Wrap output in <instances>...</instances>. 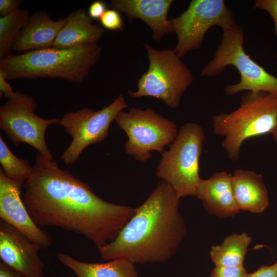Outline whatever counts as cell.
Returning <instances> with one entry per match:
<instances>
[{
	"instance_id": "cell-1",
	"label": "cell",
	"mask_w": 277,
	"mask_h": 277,
	"mask_svg": "<svg viewBox=\"0 0 277 277\" xmlns=\"http://www.w3.org/2000/svg\"><path fill=\"white\" fill-rule=\"evenodd\" d=\"M22 199L39 227H55L81 235L97 249L114 240L136 208L98 196L86 183L39 152Z\"/></svg>"
},
{
	"instance_id": "cell-2",
	"label": "cell",
	"mask_w": 277,
	"mask_h": 277,
	"mask_svg": "<svg viewBox=\"0 0 277 277\" xmlns=\"http://www.w3.org/2000/svg\"><path fill=\"white\" fill-rule=\"evenodd\" d=\"M180 197L167 183L159 182L116 238L98 249L106 261L124 259L146 264L166 262L186 234L179 210Z\"/></svg>"
},
{
	"instance_id": "cell-3",
	"label": "cell",
	"mask_w": 277,
	"mask_h": 277,
	"mask_svg": "<svg viewBox=\"0 0 277 277\" xmlns=\"http://www.w3.org/2000/svg\"><path fill=\"white\" fill-rule=\"evenodd\" d=\"M97 44L69 49L53 47L10 54L0 59L7 80L58 78L81 83L101 56Z\"/></svg>"
},
{
	"instance_id": "cell-4",
	"label": "cell",
	"mask_w": 277,
	"mask_h": 277,
	"mask_svg": "<svg viewBox=\"0 0 277 277\" xmlns=\"http://www.w3.org/2000/svg\"><path fill=\"white\" fill-rule=\"evenodd\" d=\"M212 131L223 137L222 146L228 158H239L242 145L250 138L271 133L277 124V94L247 91L239 107L212 117Z\"/></svg>"
},
{
	"instance_id": "cell-5",
	"label": "cell",
	"mask_w": 277,
	"mask_h": 277,
	"mask_svg": "<svg viewBox=\"0 0 277 277\" xmlns=\"http://www.w3.org/2000/svg\"><path fill=\"white\" fill-rule=\"evenodd\" d=\"M244 30L235 25L223 32L214 57L202 69L200 75L214 77L220 74L228 66L236 68L240 81L227 85L225 93L233 95L241 91L266 92L277 94V77L268 72L247 54L243 48Z\"/></svg>"
},
{
	"instance_id": "cell-6",
	"label": "cell",
	"mask_w": 277,
	"mask_h": 277,
	"mask_svg": "<svg viewBox=\"0 0 277 277\" xmlns=\"http://www.w3.org/2000/svg\"><path fill=\"white\" fill-rule=\"evenodd\" d=\"M204 140L202 127L189 122L180 128L169 149L162 153L156 175L169 184L180 198L196 195L202 180L199 160Z\"/></svg>"
},
{
	"instance_id": "cell-7",
	"label": "cell",
	"mask_w": 277,
	"mask_h": 277,
	"mask_svg": "<svg viewBox=\"0 0 277 277\" xmlns=\"http://www.w3.org/2000/svg\"><path fill=\"white\" fill-rule=\"evenodd\" d=\"M144 46L148 68L138 79L137 90L129 91L128 94L134 98H159L169 107L176 108L193 81L192 72L173 50H157L147 43Z\"/></svg>"
},
{
	"instance_id": "cell-8",
	"label": "cell",
	"mask_w": 277,
	"mask_h": 277,
	"mask_svg": "<svg viewBox=\"0 0 277 277\" xmlns=\"http://www.w3.org/2000/svg\"><path fill=\"white\" fill-rule=\"evenodd\" d=\"M115 121L128 136L125 152L141 163L151 157L152 151L162 153L178 132L174 122L151 108H131L128 111H121Z\"/></svg>"
},
{
	"instance_id": "cell-9",
	"label": "cell",
	"mask_w": 277,
	"mask_h": 277,
	"mask_svg": "<svg viewBox=\"0 0 277 277\" xmlns=\"http://www.w3.org/2000/svg\"><path fill=\"white\" fill-rule=\"evenodd\" d=\"M170 21L177 38L173 51L180 58L200 48L206 32L213 26H218L224 31L236 24L224 0L191 1L185 11Z\"/></svg>"
},
{
	"instance_id": "cell-10",
	"label": "cell",
	"mask_w": 277,
	"mask_h": 277,
	"mask_svg": "<svg viewBox=\"0 0 277 277\" xmlns=\"http://www.w3.org/2000/svg\"><path fill=\"white\" fill-rule=\"evenodd\" d=\"M37 102L20 90L0 107V128L16 146L26 143L46 158L52 156L46 144L45 132L50 125L58 124L60 118L45 119L35 111Z\"/></svg>"
},
{
	"instance_id": "cell-11",
	"label": "cell",
	"mask_w": 277,
	"mask_h": 277,
	"mask_svg": "<svg viewBox=\"0 0 277 277\" xmlns=\"http://www.w3.org/2000/svg\"><path fill=\"white\" fill-rule=\"evenodd\" d=\"M128 105L122 94L111 104L94 111L83 108L65 113L58 124L72 137V141L61 156L66 165L74 164L88 146L104 141L112 122Z\"/></svg>"
},
{
	"instance_id": "cell-12",
	"label": "cell",
	"mask_w": 277,
	"mask_h": 277,
	"mask_svg": "<svg viewBox=\"0 0 277 277\" xmlns=\"http://www.w3.org/2000/svg\"><path fill=\"white\" fill-rule=\"evenodd\" d=\"M23 185L8 178L1 168V220L16 228L41 249L48 248L52 245V238L41 229L30 215L21 196Z\"/></svg>"
},
{
	"instance_id": "cell-13",
	"label": "cell",
	"mask_w": 277,
	"mask_h": 277,
	"mask_svg": "<svg viewBox=\"0 0 277 277\" xmlns=\"http://www.w3.org/2000/svg\"><path fill=\"white\" fill-rule=\"evenodd\" d=\"M39 246L8 223L0 221L1 261L27 277H44Z\"/></svg>"
},
{
	"instance_id": "cell-14",
	"label": "cell",
	"mask_w": 277,
	"mask_h": 277,
	"mask_svg": "<svg viewBox=\"0 0 277 277\" xmlns=\"http://www.w3.org/2000/svg\"><path fill=\"white\" fill-rule=\"evenodd\" d=\"M232 174L226 171L215 172L199 183L196 195L205 210L220 218L233 217L240 210L231 185Z\"/></svg>"
},
{
	"instance_id": "cell-15",
	"label": "cell",
	"mask_w": 277,
	"mask_h": 277,
	"mask_svg": "<svg viewBox=\"0 0 277 277\" xmlns=\"http://www.w3.org/2000/svg\"><path fill=\"white\" fill-rule=\"evenodd\" d=\"M173 2L172 0H112L110 6L129 18L144 22L151 29L153 39L159 41L166 34L173 32L171 21L167 17Z\"/></svg>"
},
{
	"instance_id": "cell-16",
	"label": "cell",
	"mask_w": 277,
	"mask_h": 277,
	"mask_svg": "<svg viewBox=\"0 0 277 277\" xmlns=\"http://www.w3.org/2000/svg\"><path fill=\"white\" fill-rule=\"evenodd\" d=\"M66 22V18L53 21L46 11H36L30 15L17 35L13 50L23 53L53 47Z\"/></svg>"
},
{
	"instance_id": "cell-17",
	"label": "cell",
	"mask_w": 277,
	"mask_h": 277,
	"mask_svg": "<svg viewBox=\"0 0 277 277\" xmlns=\"http://www.w3.org/2000/svg\"><path fill=\"white\" fill-rule=\"evenodd\" d=\"M231 185L240 210L261 213L268 207V190L262 174L253 171L237 169L232 175Z\"/></svg>"
},
{
	"instance_id": "cell-18",
	"label": "cell",
	"mask_w": 277,
	"mask_h": 277,
	"mask_svg": "<svg viewBox=\"0 0 277 277\" xmlns=\"http://www.w3.org/2000/svg\"><path fill=\"white\" fill-rule=\"evenodd\" d=\"M105 31L104 28L94 23L85 10L79 9L68 15L53 47L69 49L97 44Z\"/></svg>"
},
{
	"instance_id": "cell-19",
	"label": "cell",
	"mask_w": 277,
	"mask_h": 277,
	"mask_svg": "<svg viewBox=\"0 0 277 277\" xmlns=\"http://www.w3.org/2000/svg\"><path fill=\"white\" fill-rule=\"evenodd\" d=\"M57 260L72 270L76 277H137L134 264L124 259H114L104 263H87L62 252L56 254Z\"/></svg>"
},
{
	"instance_id": "cell-20",
	"label": "cell",
	"mask_w": 277,
	"mask_h": 277,
	"mask_svg": "<svg viewBox=\"0 0 277 277\" xmlns=\"http://www.w3.org/2000/svg\"><path fill=\"white\" fill-rule=\"evenodd\" d=\"M252 238L246 232L233 233L209 251L215 266H242Z\"/></svg>"
},
{
	"instance_id": "cell-21",
	"label": "cell",
	"mask_w": 277,
	"mask_h": 277,
	"mask_svg": "<svg viewBox=\"0 0 277 277\" xmlns=\"http://www.w3.org/2000/svg\"><path fill=\"white\" fill-rule=\"evenodd\" d=\"M29 16V10L23 9L0 17V59L11 54L14 41Z\"/></svg>"
},
{
	"instance_id": "cell-22",
	"label": "cell",
	"mask_w": 277,
	"mask_h": 277,
	"mask_svg": "<svg viewBox=\"0 0 277 277\" xmlns=\"http://www.w3.org/2000/svg\"><path fill=\"white\" fill-rule=\"evenodd\" d=\"M0 163L5 175L17 183L24 184L32 171V167L27 160L21 159L12 152L2 134H0Z\"/></svg>"
},
{
	"instance_id": "cell-23",
	"label": "cell",
	"mask_w": 277,
	"mask_h": 277,
	"mask_svg": "<svg viewBox=\"0 0 277 277\" xmlns=\"http://www.w3.org/2000/svg\"><path fill=\"white\" fill-rule=\"evenodd\" d=\"M99 21L103 28L110 31H122L124 27L120 12L114 9H107Z\"/></svg>"
},
{
	"instance_id": "cell-24",
	"label": "cell",
	"mask_w": 277,
	"mask_h": 277,
	"mask_svg": "<svg viewBox=\"0 0 277 277\" xmlns=\"http://www.w3.org/2000/svg\"><path fill=\"white\" fill-rule=\"evenodd\" d=\"M248 273L242 266H215L209 277H247Z\"/></svg>"
},
{
	"instance_id": "cell-25",
	"label": "cell",
	"mask_w": 277,
	"mask_h": 277,
	"mask_svg": "<svg viewBox=\"0 0 277 277\" xmlns=\"http://www.w3.org/2000/svg\"><path fill=\"white\" fill-rule=\"evenodd\" d=\"M253 7L264 10L270 15L274 23V32L277 36V0H256Z\"/></svg>"
},
{
	"instance_id": "cell-26",
	"label": "cell",
	"mask_w": 277,
	"mask_h": 277,
	"mask_svg": "<svg viewBox=\"0 0 277 277\" xmlns=\"http://www.w3.org/2000/svg\"><path fill=\"white\" fill-rule=\"evenodd\" d=\"M22 0H0V15L4 17L19 10Z\"/></svg>"
},
{
	"instance_id": "cell-27",
	"label": "cell",
	"mask_w": 277,
	"mask_h": 277,
	"mask_svg": "<svg viewBox=\"0 0 277 277\" xmlns=\"http://www.w3.org/2000/svg\"><path fill=\"white\" fill-rule=\"evenodd\" d=\"M106 4L101 1L93 2L88 10V15L93 19H100L107 10Z\"/></svg>"
},
{
	"instance_id": "cell-28",
	"label": "cell",
	"mask_w": 277,
	"mask_h": 277,
	"mask_svg": "<svg viewBox=\"0 0 277 277\" xmlns=\"http://www.w3.org/2000/svg\"><path fill=\"white\" fill-rule=\"evenodd\" d=\"M247 277H277V262L269 266H262Z\"/></svg>"
},
{
	"instance_id": "cell-29",
	"label": "cell",
	"mask_w": 277,
	"mask_h": 277,
	"mask_svg": "<svg viewBox=\"0 0 277 277\" xmlns=\"http://www.w3.org/2000/svg\"><path fill=\"white\" fill-rule=\"evenodd\" d=\"M0 92L1 96L4 94L5 97L8 99L11 98L15 95L16 91L14 92L10 84L7 82L6 74L4 71L0 70Z\"/></svg>"
},
{
	"instance_id": "cell-30",
	"label": "cell",
	"mask_w": 277,
	"mask_h": 277,
	"mask_svg": "<svg viewBox=\"0 0 277 277\" xmlns=\"http://www.w3.org/2000/svg\"><path fill=\"white\" fill-rule=\"evenodd\" d=\"M0 277H27L22 273L0 261Z\"/></svg>"
},
{
	"instance_id": "cell-31",
	"label": "cell",
	"mask_w": 277,
	"mask_h": 277,
	"mask_svg": "<svg viewBox=\"0 0 277 277\" xmlns=\"http://www.w3.org/2000/svg\"><path fill=\"white\" fill-rule=\"evenodd\" d=\"M270 134L272 135L273 140L277 143V124Z\"/></svg>"
}]
</instances>
